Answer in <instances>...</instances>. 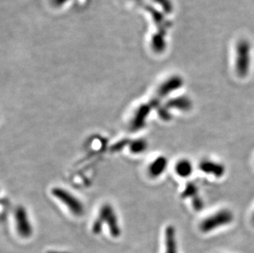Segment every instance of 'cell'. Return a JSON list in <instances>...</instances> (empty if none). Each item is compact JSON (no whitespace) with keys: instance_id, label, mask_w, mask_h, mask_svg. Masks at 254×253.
Returning <instances> with one entry per match:
<instances>
[{"instance_id":"1","label":"cell","mask_w":254,"mask_h":253,"mask_svg":"<svg viewBox=\"0 0 254 253\" xmlns=\"http://www.w3.org/2000/svg\"><path fill=\"white\" fill-rule=\"evenodd\" d=\"M234 214L227 209H222L205 218L200 224V230L202 233L213 231L218 228L223 227L233 222Z\"/></svg>"},{"instance_id":"2","label":"cell","mask_w":254,"mask_h":253,"mask_svg":"<svg viewBox=\"0 0 254 253\" xmlns=\"http://www.w3.org/2000/svg\"><path fill=\"white\" fill-rule=\"evenodd\" d=\"M251 47L249 41L240 40L236 46L235 70L238 76L245 77L250 71L251 63Z\"/></svg>"},{"instance_id":"3","label":"cell","mask_w":254,"mask_h":253,"mask_svg":"<svg viewBox=\"0 0 254 253\" xmlns=\"http://www.w3.org/2000/svg\"><path fill=\"white\" fill-rule=\"evenodd\" d=\"M104 222L108 225L109 229L111 231V235L113 237H119L120 235V225L118 224L117 217L111 205L106 204L101 208L100 212V217L94 223L93 232L95 234H98L101 230V227Z\"/></svg>"},{"instance_id":"4","label":"cell","mask_w":254,"mask_h":253,"mask_svg":"<svg viewBox=\"0 0 254 253\" xmlns=\"http://www.w3.org/2000/svg\"><path fill=\"white\" fill-rule=\"evenodd\" d=\"M52 195L61 201L73 215L76 216L83 215V204L69 191L61 188H55L52 189Z\"/></svg>"},{"instance_id":"5","label":"cell","mask_w":254,"mask_h":253,"mask_svg":"<svg viewBox=\"0 0 254 253\" xmlns=\"http://www.w3.org/2000/svg\"><path fill=\"white\" fill-rule=\"evenodd\" d=\"M15 222L17 233L22 238H29L32 234V228L24 207L19 206L15 211Z\"/></svg>"},{"instance_id":"6","label":"cell","mask_w":254,"mask_h":253,"mask_svg":"<svg viewBox=\"0 0 254 253\" xmlns=\"http://www.w3.org/2000/svg\"><path fill=\"white\" fill-rule=\"evenodd\" d=\"M199 169L201 172L206 175H212L214 177H223L226 174V167L221 163L211 160H202L199 164Z\"/></svg>"},{"instance_id":"7","label":"cell","mask_w":254,"mask_h":253,"mask_svg":"<svg viewBox=\"0 0 254 253\" xmlns=\"http://www.w3.org/2000/svg\"><path fill=\"white\" fill-rule=\"evenodd\" d=\"M151 109L149 105H141V107L137 109V111L135 113L134 117L132 119V125H131V128L132 130H139L142 128V126L145 125L146 118L148 116L149 113L151 111Z\"/></svg>"},{"instance_id":"8","label":"cell","mask_w":254,"mask_h":253,"mask_svg":"<svg viewBox=\"0 0 254 253\" xmlns=\"http://www.w3.org/2000/svg\"><path fill=\"white\" fill-rule=\"evenodd\" d=\"M167 165H168V160L166 157L160 156V157L156 158V160L149 165V175H151L152 178L161 176L166 171Z\"/></svg>"},{"instance_id":"9","label":"cell","mask_w":254,"mask_h":253,"mask_svg":"<svg viewBox=\"0 0 254 253\" xmlns=\"http://www.w3.org/2000/svg\"><path fill=\"white\" fill-rule=\"evenodd\" d=\"M192 101L186 96H180L172 99L166 104L168 109H175L180 111H190L192 109Z\"/></svg>"},{"instance_id":"10","label":"cell","mask_w":254,"mask_h":253,"mask_svg":"<svg viewBox=\"0 0 254 253\" xmlns=\"http://www.w3.org/2000/svg\"><path fill=\"white\" fill-rule=\"evenodd\" d=\"M165 239H165V244H166V253H178L175 229L172 225L166 228Z\"/></svg>"},{"instance_id":"11","label":"cell","mask_w":254,"mask_h":253,"mask_svg":"<svg viewBox=\"0 0 254 253\" xmlns=\"http://www.w3.org/2000/svg\"><path fill=\"white\" fill-rule=\"evenodd\" d=\"M175 172L180 177L188 178L192 175L193 167L192 163L186 159L180 160L176 163L175 167Z\"/></svg>"},{"instance_id":"12","label":"cell","mask_w":254,"mask_h":253,"mask_svg":"<svg viewBox=\"0 0 254 253\" xmlns=\"http://www.w3.org/2000/svg\"><path fill=\"white\" fill-rule=\"evenodd\" d=\"M182 79L177 77V76L173 77L162 86L160 90V96H167L170 92H173L175 90L180 88V86H182Z\"/></svg>"},{"instance_id":"13","label":"cell","mask_w":254,"mask_h":253,"mask_svg":"<svg viewBox=\"0 0 254 253\" xmlns=\"http://www.w3.org/2000/svg\"><path fill=\"white\" fill-rule=\"evenodd\" d=\"M198 196V188L193 183H189L183 191V198H194Z\"/></svg>"},{"instance_id":"14","label":"cell","mask_w":254,"mask_h":253,"mask_svg":"<svg viewBox=\"0 0 254 253\" xmlns=\"http://www.w3.org/2000/svg\"><path fill=\"white\" fill-rule=\"evenodd\" d=\"M146 148H147L146 141L139 139V140H135L132 142L131 147H130V150L134 154H139V153L146 151Z\"/></svg>"},{"instance_id":"15","label":"cell","mask_w":254,"mask_h":253,"mask_svg":"<svg viewBox=\"0 0 254 253\" xmlns=\"http://www.w3.org/2000/svg\"><path fill=\"white\" fill-rule=\"evenodd\" d=\"M192 206L194 208V210H202L204 207V202L202 199L199 196H195L194 198H192Z\"/></svg>"},{"instance_id":"16","label":"cell","mask_w":254,"mask_h":253,"mask_svg":"<svg viewBox=\"0 0 254 253\" xmlns=\"http://www.w3.org/2000/svg\"><path fill=\"white\" fill-rule=\"evenodd\" d=\"M252 220H253V223H254V215H253Z\"/></svg>"}]
</instances>
